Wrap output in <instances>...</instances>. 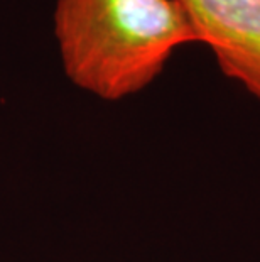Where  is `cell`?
Listing matches in <instances>:
<instances>
[{
  "label": "cell",
  "mask_w": 260,
  "mask_h": 262,
  "mask_svg": "<svg viewBox=\"0 0 260 262\" xmlns=\"http://www.w3.org/2000/svg\"><path fill=\"white\" fill-rule=\"evenodd\" d=\"M53 24L66 76L112 102L144 90L176 49L198 42L176 0H56Z\"/></svg>",
  "instance_id": "cell-1"
},
{
  "label": "cell",
  "mask_w": 260,
  "mask_h": 262,
  "mask_svg": "<svg viewBox=\"0 0 260 262\" xmlns=\"http://www.w3.org/2000/svg\"><path fill=\"white\" fill-rule=\"evenodd\" d=\"M221 73L260 100V0H176Z\"/></svg>",
  "instance_id": "cell-2"
}]
</instances>
